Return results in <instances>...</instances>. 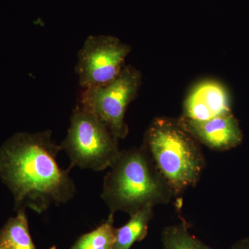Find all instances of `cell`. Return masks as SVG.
Listing matches in <instances>:
<instances>
[{
    "mask_svg": "<svg viewBox=\"0 0 249 249\" xmlns=\"http://www.w3.org/2000/svg\"><path fill=\"white\" fill-rule=\"evenodd\" d=\"M0 246L6 249H36L24 210L10 218L0 230Z\"/></svg>",
    "mask_w": 249,
    "mask_h": 249,
    "instance_id": "cell-10",
    "label": "cell"
},
{
    "mask_svg": "<svg viewBox=\"0 0 249 249\" xmlns=\"http://www.w3.org/2000/svg\"><path fill=\"white\" fill-rule=\"evenodd\" d=\"M178 122L196 140L212 150H230L242 142V131L231 111L204 121L181 117Z\"/></svg>",
    "mask_w": 249,
    "mask_h": 249,
    "instance_id": "cell-7",
    "label": "cell"
},
{
    "mask_svg": "<svg viewBox=\"0 0 249 249\" xmlns=\"http://www.w3.org/2000/svg\"><path fill=\"white\" fill-rule=\"evenodd\" d=\"M118 139L97 116L77 105L60 146L72 166L101 171L110 167L119 155Z\"/></svg>",
    "mask_w": 249,
    "mask_h": 249,
    "instance_id": "cell-4",
    "label": "cell"
},
{
    "mask_svg": "<svg viewBox=\"0 0 249 249\" xmlns=\"http://www.w3.org/2000/svg\"><path fill=\"white\" fill-rule=\"evenodd\" d=\"M196 141L178 121L157 119L147 130L143 148L174 195L200 178L205 160Z\"/></svg>",
    "mask_w": 249,
    "mask_h": 249,
    "instance_id": "cell-3",
    "label": "cell"
},
{
    "mask_svg": "<svg viewBox=\"0 0 249 249\" xmlns=\"http://www.w3.org/2000/svg\"><path fill=\"white\" fill-rule=\"evenodd\" d=\"M131 47L111 36H90L78 53L76 73L82 89L107 85L120 74Z\"/></svg>",
    "mask_w": 249,
    "mask_h": 249,
    "instance_id": "cell-6",
    "label": "cell"
},
{
    "mask_svg": "<svg viewBox=\"0 0 249 249\" xmlns=\"http://www.w3.org/2000/svg\"><path fill=\"white\" fill-rule=\"evenodd\" d=\"M109 168L102 198L112 213L132 215L145 206L167 204L175 196L143 147L120 151Z\"/></svg>",
    "mask_w": 249,
    "mask_h": 249,
    "instance_id": "cell-2",
    "label": "cell"
},
{
    "mask_svg": "<svg viewBox=\"0 0 249 249\" xmlns=\"http://www.w3.org/2000/svg\"><path fill=\"white\" fill-rule=\"evenodd\" d=\"M153 207L145 206L130 215V219L124 225L116 229L114 249H130L134 243L145 238L153 217Z\"/></svg>",
    "mask_w": 249,
    "mask_h": 249,
    "instance_id": "cell-9",
    "label": "cell"
},
{
    "mask_svg": "<svg viewBox=\"0 0 249 249\" xmlns=\"http://www.w3.org/2000/svg\"><path fill=\"white\" fill-rule=\"evenodd\" d=\"M231 112L230 98L221 83L209 80L196 85L187 97L181 117L204 121Z\"/></svg>",
    "mask_w": 249,
    "mask_h": 249,
    "instance_id": "cell-8",
    "label": "cell"
},
{
    "mask_svg": "<svg viewBox=\"0 0 249 249\" xmlns=\"http://www.w3.org/2000/svg\"><path fill=\"white\" fill-rule=\"evenodd\" d=\"M0 249H4V247H1V246H0Z\"/></svg>",
    "mask_w": 249,
    "mask_h": 249,
    "instance_id": "cell-15",
    "label": "cell"
},
{
    "mask_svg": "<svg viewBox=\"0 0 249 249\" xmlns=\"http://www.w3.org/2000/svg\"><path fill=\"white\" fill-rule=\"evenodd\" d=\"M161 242L163 249H213L192 235L183 224L165 228Z\"/></svg>",
    "mask_w": 249,
    "mask_h": 249,
    "instance_id": "cell-12",
    "label": "cell"
},
{
    "mask_svg": "<svg viewBox=\"0 0 249 249\" xmlns=\"http://www.w3.org/2000/svg\"><path fill=\"white\" fill-rule=\"evenodd\" d=\"M115 242L114 213H111L106 222L92 231L82 235L70 249H114Z\"/></svg>",
    "mask_w": 249,
    "mask_h": 249,
    "instance_id": "cell-11",
    "label": "cell"
},
{
    "mask_svg": "<svg viewBox=\"0 0 249 249\" xmlns=\"http://www.w3.org/2000/svg\"><path fill=\"white\" fill-rule=\"evenodd\" d=\"M141 83L140 72L133 67L124 66L108 84L82 90L78 106L97 116L118 139L125 138L128 127L124 115Z\"/></svg>",
    "mask_w": 249,
    "mask_h": 249,
    "instance_id": "cell-5",
    "label": "cell"
},
{
    "mask_svg": "<svg viewBox=\"0 0 249 249\" xmlns=\"http://www.w3.org/2000/svg\"><path fill=\"white\" fill-rule=\"evenodd\" d=\"M49 249H56V248H55V247H52V248Z\"/></svg>",
    "mask_w": 249,
    "mask_h": 249,
    "instance_id": "cell-14",
    "label": "cell"
},
{
    "mask_svg": "<svg viewBox=\"0 0 249 249\" xmlns=\"http://www.w3.org/2000/svg\"><path fill=\"white\" fill-rule=\"evenodd\" d=\"M231 249H249V238L239 241Z\"/></svg>",
    "mask_w": 249,
    "mask_h": 249,
    "instance_id": "cell-13",
    "label": "cell"
},
{
    "mask_svg": "<svg viewBox=\"0 0 249 249\" xmlns=\"http://www.w3.org/2000/svg\"><path fill=\"white\" fill-rule=\"evenodd\" d=\"M61 150L49 130L16 134L0 147V175L17 207L42 213L73 197L74 183L56 160Z\"/></svg>",
    "mask_w": 249,
    "mask_h": 249,
    "instance_id": "cell-1",
    "label": "cell"
}]
</instances>
